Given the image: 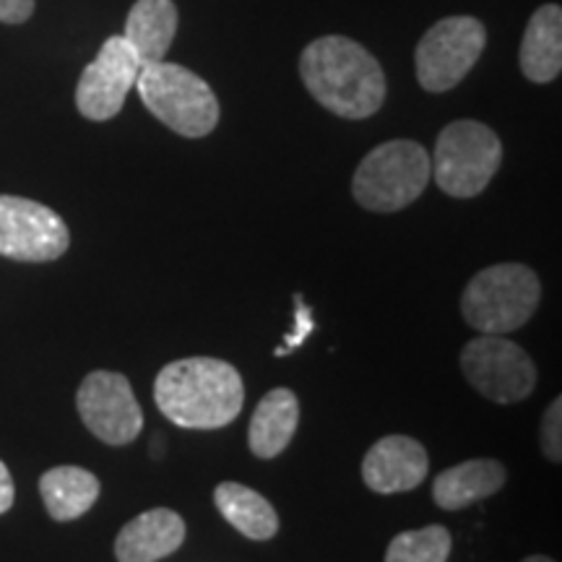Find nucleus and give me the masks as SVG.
<instances>
[{"label": "nucleus", "instance_id": "obj_1", "mask_svg": "<svg viewBox=\"0 0 562 562\" xmlns=\"http://www.w3.org/2000/svg\"><path fill=\"white\" fill-rule=\"evenodd\" d=\"M300 76L313 100L347 121H364L385 102V74L360 42L328 34L300 55Z\"/></svg>", "mask_w": 562, "mask_h": 562}, {"label": "nucleus", "instance_id": "obj_2", "mask_svg": "<svg viewBox=\"0 0 562 562\" xmlns=\"http://www.w3.org/2000/svg\"><path fill=\"white\" fill-rule=\"evenodd\" d=\"M154 402L186 430H220L240 417L245 385L240 372L216 357H186L159 370Z\"/></svg>", "mask_w": 562, "mask_h": 562}, {"label": "nucleus", "instance_id": "obj_3", "mask_svg": "<svg viewBox=\"0 0 562 562\" xmlns=\"http://www.w3.org/2000/svg\"><path fill=\"white\" fill-rule=\"evenodd\" d=\"M542 300L539 277L524 263H497L476 273L461 297L467 326L490 336L518 331Z\"/></svg>", "mask_w": 562, "mask_h": 562}, {"label": "nucleus", "instance_id": "obj_4", "mask_svg": "<svg viewBox=\"0 0 562 562\" xmlns=\"http://www.w3.org/2000/svg\"><path fill=\"white\" fill-rule=\"evenodd\" d=\"M136 89L146 110L178 136L203 138L220 125V100L191 68L165 60L151 63L140 68Z\"/></svg>", "mask_w": 562, "mask_h": 562}, {"label": "nucleus", "instance_id": "obj_5", "mask_svg": "<svg viewBox=\"0 0 562 562\" xmlns=\"http://www.w3.org/2000/svg\"><path fill=\"white\" fill-rule=\"evenodd\" d=\"M432 178L430 154L417 140H385L357 167L351 193L362 209L393 214L412 206Z\"/></svg>", "mask_w": 562, "mask_h": 562}, {"label": "nucleus", "instance_id": "obj_6", "mask_svg": "<svg viewBox=\"0 0 562 562\" xmlns=\"http://www.w3.org/2000/svg\"><path fill=\"white\" fill-rule=\"evenodd\" d=\"M503 165V144L490 125L456 121L440 131L430 167L442 193L451 199H474Z\"/></svg>", "mask_w": 562, "mask_h": 562}, {"label": "nucleus", "instance_id": "obj_7", "mask_svg": "<svg viewBox=\"0 0 562 562\" xmlns=\"http://www.w3.org/2000/svg\"><path fill=\"white\" fill-rule=\"evenodd\" d=\"M487 45V30L474 16L440 19L425 32L414 53L417 81L425 91L440 94L467 79Z\"/></svg>", "mask_w": 562, "mask_h": 562}, {"label": "nucleus", "instance_id": "obj_8", "mask_svg": "<svg viewBox=\"0 0 562 562\" xmlns=\"http://www.w3.org/2000/svg\"><path fill=\"white\" fill-rule=\"evenodd\" d=\"M469 385L495 404L526 402L537 389V364L529 351L503 336L482 334L461 351Z\"/></svg>", "mask_w": 562, "mask_h": 562}, {"label": "nucleus", "instance_id": "obj_9", "mask_svg": "<svg viewBox=\"0 0 562 562\" xmlns=\"http://www.w3.org/2000/svg\"><path fill=\"white\" fill-rule=\"evenodd\" d=\"M76 409L87 430L108 446H128L144 430V412L123 372H89L76 393Z\"/></svg>", "mask_w": 562, "mask_h": 562}, {"label": "nucleus", "instance_id": "obj_10", "mask_svg": "<svg viewBox=\"0 0 562 562\" xmlns=\"http://www.w3.org/2000/svg\"><path fill=\"white\" fill-rule=\"evenodd\" d=\"M70 245L68 224L53 209L21 195H0V256L24 263L58 261Z\"/></svg>", "mask_w": 562, "mask_h": 562}, {"label": "nucleus", "instance_id": "obj_11", "mask_svg": "<svg viewBox=\"0 0 562 562\" xmlns=\"http://www.w3.org/2000/svg\"><path fill=\"white\" fill-rule=\"evenodd\" d=\"M140 60L123 34L104 40L97 58L83 68L76 87V108L87 121L104 123L123 110L125 97L136 87Z\"/></svg>", "mask_w": 562, "mask_h": 562}, {"label": "nucleus", "instance_id": "obj_12", "mask_svg": "<svg viewBox=\"0 0 562 562\" xmlns=\"http://www.w3.org/2000/svg\"><path fill=\"white\" fill-rule=\"evenodd\" d=\"M430 472V456L409 435H389L364 453L362 480L378 495L417 490Z\"/></svg>", "mask_w": 562, "mask_h": 562}, {"label": "nucleus", "instance_id": "obj_13", "mask_svg": "<svg viewBox=\"0 0 562 562\" xmlns=\"http://www.w3.org/2000/svg\"><path fill=\"white\" fill-rule=\"evenodd\" d=\"M186 542V521L170 508H151L133 518L115 539L117 562H157Z\"/></svg>", "mask_w": 562, "mask_h": 562}, {"label": "nucleus", "instance_id": "obj_14", "mask_svg": "<svg viewBox=\"0 0 562 562\" xmlns=\"http://www.w3.org/2000/svg\"><path fill=\"white\" fill-rule=\"evenodd\" d=\"M505 480H508V472L495 459H472L456 463V467L435 476L432 501L442 510L469 508V505L487 501L495 492H501Z\"/></svg>", "mask_w": 562, "mask_h": 562}, {"label": "nucleus", "instance_id": "obj_15", "mask_svg": "<svg viewBox=\"0 0 562 562\" xmlns=\"http://www.w3.org/2000/svg\"><path fill=\"white\" fill-rule=\"evenodd\" d=\"M300 425V402L290 389H273L258 402L250 417L248 446L256 459H277L286 451Z\"/></svg>", "mask_w": 562, "mask_h": 562}, {"label": "nucleus", "instance_id": "obj_16", "mask_svg": "<svg viewBox=\"0 0 562 562\" xmlns=\"http://www.w3.org/2000/svg\"><path fill=\"white\" fill-rule=\"evenodd\" d=\"M521 70L533 83H550L562 70V9L547 3L529 19L521 40Z\"/></svg>", "mask_w": 562, "mask_h": 562}, {"label": "nucleus", "instance_id": "obj_17", "mask_svg": "<svg viewBox=\"0 0 562 562\" xmlns=\"http://www.w3.org/2000/svg\"><path fill=\"white\" fill-rule=\"evenodd\" d=\"M178 34V9L172 0H136L125 21L123 37L128 40L140 66L165 60Z\"/></svg>", "mask_w": 562, "mask_h": 562}, {"label": "nucleus", "instance_id": "obj_18", "mask_svg": "<svg viewBox=\"0 0 562 562\" xmlns=\"http://www.w3.org/2000/svg\"><path fill=\"white\" fill-rule=\"evenodd\" d=\"M214 503L229 526L252 542H269L279 531V516L261 492L240 482H222L214 490Z\"/></svg>", "mask_w": 562, "mask_h": 562}, {"label": "nucleus", "instance_id": "obj_19", "mask_svg": "<svg viewBox=\"0 0 562 562\" xmlns=\"http://www.w3.org/2000/svg\"><path fill=\"white\" fill-rule=\"evenodd\" d=\"M40 495L55 521H76L100 497V480L81 467H55L42 474Z\"/></svg>", "mask_w": 562, "mask_h": 562}, {"label": "nucleus", "instance_id": "obj_20", "mask_svg": "<svg viewBox=\"0 0 562 562\" xmlns=\"http://www.w3.org/2000/svg\"><path fill=\"white\" fill-rule=\"evenodd\" d=\"M451 533L446 526L432 524L417 531H404L385 550L383 562H448Z\"/></svg>", "mask_w": 562, "mask_h": 562}, {"label": "nucleus", "instance_id": "obj_21", "mask_svg": "<svg viewBox=\"0 0 562 562\" xmlns=\"http://www.w3.org/2000/svg\"><path fill=\"white\" fill-rule=\"evenodd\" d=\"M313 331H315V318H313L311 305L302 300V294H294V331L286 336L284 344H279V347L273 349V355L277 357L292 355L294 349L302 347V344L307 341V336H311Z\"/></svg>", "mask_w": 562, "mask_h": 562}, {"label": "nucleus", "instance_id": "obj_22", "mask_svg": "<svg viewBox=\"0 0 562 562\" xmlns=\"http://www.w3.org/2000/svg\"><path fill=\"white\" fill-rule=\"evenodd\" d=\"M562 398L547 406L544 419H542V451L550 461L560 463L562 459Z\"/></svg>", "mask_w": 562, "mask_h": 562}, {"label": "nucleus", "instance_id": "obj_23", "mask_svg": "<svg viewBox=\"0 0 562 562\" xmlns=\"http://www.w3.org/2000/svg\"><path fill=\"white\" fill-rule=\"evenodd\" d=\"M34 0H0V21L3 24H24L32 19Z\"/></svg>", "mask_w": 562, "mask_h": 562}, {"label": "nucleus", "instance_id": "obj_24", "mask_svg": "<svg viewBox=\"0 0 562 562\" xmlns=\"http://www.w3.org/2000/svg\"><path fill=\"white\" fill-rule=\"evenodd\" d=\"M16 501V487H13V476L3 461H0V516L13 508Z\"/></svg>", "mask_w": 562, "mask_h": 562}, {"label": "nucleus", "instance_id": "obj_25", "mask_svg": "<svg viewBox=\"0 0 562 562\" xmlns=\"http://www.w3.org/2000/svg\"><path fill=\"white\" fill-rule=\"evenodd\" d=\"M524 562H554V560L544 558V554H531V558H526Z\"/></svg>", "mask_w": 562, "mask_h": 562}]
</instances>
